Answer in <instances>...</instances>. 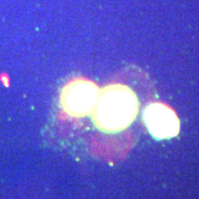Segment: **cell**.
<instances>
[{
  "instance_id": "6da1fadb",
  "label": "cell",
  "mask_w": 199,
  "mask_h": 199,
  "mask_svg": "<svg viewBox=\"0 0 199 199\" xmlns=\"http://www.w3.org/2000/svg\"><path fill=\"white\" fill-rule=\"evenodd\" d=\"M138 112L135 92L123 84H110L100 90L93 113L100 130L117 133L131 125Z\"/></svg>"
},
{
  "instance_id": "7a4b0ae2",
  "label": "cell",
  "mask_w": 199,
  "mask_h": 199,
  "mask_svg": "<svg viewBox=\"0 0 199 199\" xmlns=\"http://www.w3.org/2000/svg\"><path fill=\"white\" fill-rule=\"evenodd\" d=\"M100 88L86 78H76L68 82L61 92L62 108L72 117H84L92 113L96 106Z\"/></svg>"
},
{
  "instance_id": "3957f363",
  "label": "cell",
  "mask_w": 199,
  "mask_h": 199,
  "mask_svg": "<svg viewBox=\"0 0 199 199\" xmlns=\"http://www.w3.org/2000/svg\"><path fill=\"white\" fill-rule=\"evenodd\" d=\"M143 120L150 135L158 140L174 138L180 131V122L174 111L161 103L146 107Z\"/></svg>"
}]
</instances>
